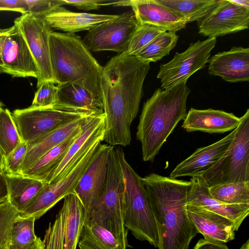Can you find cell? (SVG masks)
Masks as SVG:
<instances>
[{"mask_svg":"<svg viewBox=\"0 0 249 249\" xmlns=\"http://www.w3.org/2000/svg\"><path fill=\"white\" fill-rule=\"evenodd\" d=\"M0 71L12 77H38L36 63L24 38L14 24L0 29Z\"/></svg>","mask_w":249,"mask_h":249,"instance_id":"14","label":"cell"},{"mask_svg":"<svg viewBox=\"0 0 249 249\" xmlns=\"http://www.w3.org/2000/svg\"><path fill=\"white\" fill-rule=\"evenodd\" d=\"M15 25L21 32L36 63L37 88L44 82H54L51 63L50 39L53 30L42 17L27 13L16 18ZM55 83V82H54Z\"/></svg>","mask_w":249,"mask_h":249,"instance_id":"13","label":"cell"},{"mask_svg":"<svg viewBox=\"0 0 249 249\" xmlns=\"http://www.w3.org/2000/svg\"><path fill=\"white\" fill-rule=\"evenodd\" d=\"M193 249H229L225 244L212 242L200 239Z\"/></svg>","mask_w":249,"mask_h":249,"instance_id":"42","label":"cell"},{"mask_svg":"<svg viewBox=\"0 0 249 249\" xmlns=\"http://www.w3.org/2000/svg\"><path fill=\"white\" fill-rule=\"evenodd\" d=\"M0 73H1V71H0Z\"/></svg>","mask_w":249,"mask_h":249,"instance_id":"49","label":"cell"},{"mask_svg":"<svg viewBox=\"0 0 249 249\" xmlns=\"http://www.w3.org/2000/svg\"><path fill=\"white\" fill-rule=\"evenodd\" d=\"M112 147L108 144H99L74 190L86 214L99 200L106 178L108 158Z\"/></svg>","mask_w":249,"mask_h":249,"instance_id":"16","label":"cell"},{"mask_svg":"<svg viewBox=\"0 0 249 249\" xmlns=\"http://www.w3.org/2000/svg\"><path fill=\"white\" fill-rule=\"evenodd\" d=\"M230 1L239 6L249 7V0H230Z\"/></svg>","mask_w":249,"mask_h":249,"instance_id":"46","label":"cell"},{"mask_svg":"<svg viewBox=\"0 0 249 249\" xmlns=\"http://www.w3.org/2000/svg\"><path fill=\"white\" fill-rule=\"evenodd\" d=\"M8 249H45L42 240L39 238L37 239L32 243L23 247H17L9 245Z\"/></svg>","mask_w":249,"mask_h":249,"instance_id":"43","label":"cell"},{"mask_svg":"<svg viewBox=\"0 0 249 249\" xmlns=\"http://www.w3.org/2000/svg\"><path fill=\"white\" fill-rule=\"evenodd\" d=\"M53 81H45L38 88L30 107L36 108L52 107L56 103L58 87Z\"/></svg>","mask_w":249,"mask_h":249,"instance_id":"37","label":"cell"},{"mask_svg":"<svg viewBox=\"0 0 249 249\" xmlns=\"http://www.w3.org/2000/svg\"><path fill=\"white\" fill-rule=\"evenodd\" d=\"M103 141V139H100L95 142L60 179L52 184L47 183L31 203L19 215L24 217H32L38 219L59 201L74 193L81 177Z\"/></svg>","mask_w":249,"mask_h":249,"instance_id":"9","label":"cell"},{"mask_svg":"<svg viewBox=\"0 0 249 249\" xmlns=\"http://www.w3.org/2000/svg\"><path fill=\"white\" fill-rule=\"evenodd\" d=\"M21 142L18 129L7 108L0 110V148L5 158Z\"/></svg>","mask_w":249,"mask_h":249,"instance_id":"33","label":"cell"},{"mask_svg":"<svg viewBox=\"0 0 249 249\" xmlns=\"http://www.w3.org/2000/svg\"><path fill=\"white\" fill-rule=\"evenodd\" d=\"M190 183L186 205L202 207L227 217L232 221L237 231L249 214V204L229 205L215 200L210 195L209 186L201 176L192 177Z\"/></svg>","mask_w":249,"mask_h":249,"instance_id":"19","label":"cell"},{"mask_svg":"<svg viewBox=\"0 0 249 249\" xmlns=\"http://www.w3.org/2000/svg\"><path fill=\"white\" fill-rule=\"evenodd\" d=\"M236 128L221 140L197 149L192 155L178 164L170 177L201 176L224 154L234 138Z\"/></svg>","mask_w":249,"mask_h":249,"instance_id":"20","label":"cell"},{"mask_svg":"<svg viewBox=\"0 0 249 249\" xmlns=\"http://www.w3.org/2000/svg\"><path fill=\"white\" fill-rule=\"evenodd\" d=\"M156 220L158 249H188L198 233L186 206L190 181L152 173L142 178Z\"/></svg>","mask_w":249,"mask_h":249,"instance_id":"2","label":"cell"},{"mask_svg":"<svg viewBox=\"0 0 249 249\" xmlns=\"http://www.w3.org/2000/svg\"><path fill=\"white\" fill-rule=\"evenodd\" d=\"M165 31L147 24H139L124 53L126 55L136 56L159 35Z\"/></svg>","mask_w":249,"mask_h":249,"instance_id":"35","label":"cell"},{"mask_svg":"<svg viewBox=\"0 0 249 249\" xmlns=\"http://www.w3.org/2000/svg\"><path fill=\"white\" fill-rule=\"evenodd\" d=\"M240 249H249V240H248L240 248Z\"/></svg>","mask_w":249,"mask_h":249,"instance_id":"47","label":"cell"},{"mask_svg":"<svg viewBox=\"0 0 249 249\" xmlns=\"http://www.w3.org/2000/svg\"><path fill=\"white\" fill-rule=\"evenodd\" d=\"M211 196L226 204H249V181L216 184L208 188Z\"/></svg>","mask_w":249,"mask_h":249,"instance_id":"31","label":"cell"},{"mask_svg":"<svg viewBox=\"0 0 249 249\" xmlns=\"http://www.w3.org/2000/svg\"><path fill=\"white\" fill-rule=\"evenodd\" d=\"M5 158L0 148V174H5V166H4Z\"/></svg>","mask_w":249,"mask_h":249,"instance_id":"45","label":"cell"},{"mask_svg":"<svg viewBox=\"0 0 249 249\" xmlns=\"http://www.w3.org/2000/svg\"><path fill=\"white\" fill-rule=\"evenodd\" d=\"M8 193L5 180L2 174H0V203L8 200Z\"/></svg>","mask_w":249,"mask_h":249,"instance_id":"44","label":"cell"},{"mask_svg":"<svg viewBox=\"0 0 249 249\" xmlns=\"http://www.w3.org/2000/svg\"></svg>","mask_w":249,"mask_h":249,"instance_id":"50","label":"cell"},{"mask_svg":"<svg viewBox=\"0 0 249 249\" xmlns=\"http://www.w3.org/2000/svg\"><path fill=\"white\" fill-rule=\"evenodd\" d=\"M0 10H8L24 14L29 12L26 0H0Z\"/></svg>","mask_w":249,"mask_h":249,"instance_id":"41","label":"cell"},{"mask_svg":"<svg viewBox=\"0 0 249 249\" xmlns=\"http://www.w3.org/2000/svg\"><path fill=\"white\" fill-rule=\"evenodd\" d=\"M190 92L187 82L168 89L159 88L143 104L136 133L143 161L153 162L178 124L184 120Z\"/></svg>","mask_w":249,"mask_h":249,"instance_id":"3","label":"cell"},{"mask_svg":"<svg viewBox=\"0 0 249 249\" xmlns=\"http://www.w3.org/2000/svg\"><path fill=\"white\" fill-rule=\"evenodd\" d=\"M156 0L183 18L187 23L203 18L220 1V0Z\"/></svg>","mask_w":249,"mask_h":249,"instance_id":"30","label":"cell"},{"mask_svg":"<svg viewBox=\"0 0 249 249\" xmlns=\"http://www.w3.org/2000/svg\"><path fill=\"white\" fill-rule=\"evenodd\" d=\"M88 116L74 120L58 127L28 143L26 153L20 168V175L52 148L80 130Z\"/></svg>","mask_w":249,"mask_h":249,"instance_id":"25","label":"cell"},{"mask_svg":"<svg viewBox=\"0 0 249 249\" xmlns=\"http://www.w3.org/2000/svg\"><path fill=\"white\" fill-rule=\"evenodd\" d=\"M57 101L52 107L88 113H104L103 104L83 87L71 83L57 85Z\"/></svg>","mask_w":249,"mask_h":249,"instance_id":"26","label":"cell"},{"mask_svg":"<svg viewBox=\"0 0 249 249\" xmlns=\"http://www.w3.org/2000/svg\"><path fill=\"white\" fill-rule=\"evenodd\" d=\"M86 213L75 193L64 198L63 205L46 230L42 242L45 249H76Z\"/></svg>","mask_w":249,"mask_h":249,"instance_id":"8","label":"cell"},{"mask_svg":"<svg viewBox=\"0 0 249 249\" xmlns=\"http://www.w3.org/2000/svg\"><path fill=\"white\" fill-rule=\"evenodd\" d=\"M117 147L125 180L124 226L137 239L148 241L158 248L159 236L157 224L149 199L142 182V177L128 163L122 148Z\"/></svg>","mask_w":249,"mask_h":249,"instance_id":"6","label":"cell"},{"mask_svg":"<svg viewBox=\"0 0 249 249\" xmlns=\"http://www.w3.org/2000/svg\"><path fill=\"white\" fill-rule=\"evenodd\" d=\"M176 33L165 32L159 35L136 55L140 59L156 62L168 55L177 45Z\"/></svg>","mask_w":249,"mask_h":249,"instance_id":"32","label":"cell"},{"mask_svg":"<svg viewBox=\"0 0 249 249\" xmlns=\"http://www.w3.org/2000/svg\"><path fill=\"white\" fill-rule=\"evenodd\" d=\"M80 130L59 145L55 146L20 175L47 183L50 176L59 165L69 148L79 135Z\"/></svg>","mask_w":249,"mask_h":249,"instance_id":"28","label":"cell"},{"mask_svg":"<svg viewBox=\"0 0 249 249\" xmlns=\"http://www.w3.org/2000/svg\"><path fill=\"white\" fill-rule=\"evenodd\" d=\"M29 13L39 17L65 4L64 0H26Z\"/></svg>","mask_w":249,"mask_h":249,"instance_id":"39","label":"cell"},{"mask_svg":"<svg viewBox=\"0 0 249 249\" xmlns=\"http://www.w3.org/2000/svg\"><path fill=\"white\" fill-rule=\"evenodd\" d=\"M208 73L231 82L249 81V48L232 47L210 57Z\"/></svg>","mask_w":249,"mask_h":249,"instance_id":"22","label":"cell"},{"mask_svg":"<svg viewBox=\"0 0 249 249\" xmlns=\"http://www.w3.org/2000/svg\"><path fill=\"white\" fill-rule=\"evenodd\" d=\"M19 214L8 200L0 203V249H8L12 226Z\"/></svg>","mask_w":249,"mask_h":249,"instance_id":"36","label":"cell"},{"mask_svg":"<svg viewBox=\"0 0 249 249\" xmlns=\"http://www.w3.org/2000/svg\"><path fill=\"white\" fill-rule=\"evenodd\" d=\"M197 27L201 36L215 38L248 29L249 7L230 0H220L210 13L197 21Z\"/></svg>","mask_w":249,"mask_h":249,"instance_id":"15","label":"cell"},{"mask_svg":"<svg viewBox=\"0 0 249 249\" xmlns=\"http://www.w3.org/2000/svg\"><path fill=\"white\" fill-rule=\"evenodd\" d=\"M125 180L118 147L113 146L109 155L106 178L97 204L86 214V220L110 231L126 248L128 230L124 224Z\"/></svg>","mask_w":249,"mask_h":249,"instance_id":"5","label":"cell"},{"mask_svg":"<svg viewBox=\"0 0 249 249\" xmlns=\"http://www.w3.org/2000/svg\"><path fill=\"white\" fill-rule=\"evenodd\" d=\"M65 4L77 7L78 9L89 11L97 10L101 6L112 5L115 0H64Z\"/></svg>","mask_w":249,"mask_h":249,"instance_id":"40","label":"cell"},{"mask_svg":"<svg viewBox=\"0 0 249 249\" xmlns=\"http://www.w3.org/2000/svg\"><path fill=\"white\" fill-rule=\"evenodd\" d=\"M216 42V38L208 37L192 43L185 51L176 52L171 60L161 64L157 77L160 80L161 89L187 82L191 75L204 68Z\"/></svg>","mask_w":249,"mask_h":249,"instance_id":"11","label":"cell"},{"mask_svg":"<svg viewBox=\"0 0 249 249\" xmlns=\"http://www.w3.org/2000/svg\"><path fill=\"white\" fill-rule=\"evenodd\" d=\"M79 249H126L110 231L85 220L78 244Z\"/></svg>","mask_w":249,"mask_h":249,"instance_id":"29","label":"cell"},{"mask_svg":"<svg viewBox=\"0 0 249 249\" xmlns=\"http://www.w3.org/2000/svg\"><path fill=\"white\" fill-rule=\"evenodd\" d=\"M4 106L3 103L0 100V110L2 108V107Z\"/></svg>","mask_w":249,"mask_h":249,"instance_id":"48","label":"cell"},{"mask_svg":"<svg viewBox=\"0 0 249 249\" xmlns=\"http://www.w3.org/2000/svg\"><path fill=\"white\" fill-rule=\"evenodd\" d=\"M105 113L87 117L79 135L69 148L65 156L50 176L47 183L52 184L62 178L78 160L97 141L103 139L105 133Z\"/></svg>","mask_w":249,"mask_h":249,"instance_id":"17","label":"cell"},{"mask_svg":"<svg viewBox=\"0 0 249 249\" xmlns=\"http://www.w3.org/2000/svg\"><path fill=\"white\" fill-rule=\"evenodd\" d=\"M3 176L8 189V200L19 214L28 207L47 183L20 175L4 174Z\"/></svg>","mask_w":249,"mask_h":249,"instance_id":"27","label":"cell"},{"mask_svg":"<svg viewBox=\"0 0 249 249\" xmlns=\"http://www.w3.org/2000/svg\"><path fill=\"white\" fill-rule=\"evenodd\" d=\"M118 15L74 12L59 7L42 18L52 29L67 33L89 31L99 24L117 18Z\"/></svg>","mask_w":249,"mask_h":249,"instance_id":"24","label":"cell"},{"mask_svg":"<svg viewBox=\"0 0 249 249\" xmlns=\"http://www.w3.org/2000/svg\"><path fill=\"white\" fill-rule=\"evenodd\" d=\"M27 149V143L20 142L13 151L5 158V174L20 175V168Z\"/></svg>","mask_w":249,"mask_h":249,"instance_id":"38","label":"cell"},{"mask_svg":"<svg viewBox=\"0 0 249 249\" xmlns=\"http://www.w3.org/2000/svg\"><path fill=\"white\" fill-rule=\"evenodd\" d=\"M50 47L55 83L79 85L103 104L100 87L103 67L91 54L81 37L75 34L53 32Z\"/></svg>","mask_w":249,"mask_h":249,"instance_id":"4","label":"cell"},{"mask_svg":"<svg viewBox=\"0 0 249 249\" xmlns=\"http://www.w3.org/2000/svg\"><path fill=\"white\" fill-rule=\"evenodd\" d=\"M188 218L204 239L226 243L235 238V227L229 219L202 207L187 205Z\"/></svg>","mask_w":249,"mask_h":249,"instance_id":"21","label":"cell"},{"mask_svg":"<svg viewBox=\"0 0 249 249\" xmlns=\"http://www.w3.org/2000/svg\"><path fill=\"white\" fill-rule=\"evenodd\" d=\"M35 218L19 214L14 220L10 233V245L23 247L33 243L37 238L35 233Z\"/></svg>","mask_w":249,"mask_h":249,"instance_id":"34","label":"cell"},{"mask_svg":"<svg viewBox=\"0 0 249 249\" xmlns=\"http://www.w3.org/2000/svg\"><path fill=\"white\" fill-rule=\"evenodd\" d=\"M150 62L124 53L112 57L103 67L100 87L106 115L104 142L126 146L136 117Z\"/></svg>","mask_w":249,"mask_h":249,"instance_id":"1","label":"cell"},{"mask_svg":"<svg viewBox=\"0 0 249 249\" xmlns=\"http://www.w3.org/2000/svg\"><path fill=\"white\" fill-rule=\"evenodd\" d=\"M139 23L132 10L88 31L83 41L89 51L124 53Z\"/></svg>","mask_w":249,"mask_h":249,"instance_id":"12","label":"cell"},{"mask_svg":"<svg viewBox=\"0 0 249 249\" xmlns=\"http://www.w3.org/2000/svg\"><path fill=\"white\" fill-rule=\"evenodd\" d=\"M90 115L93 114L54 107H30L16 109L12 113L21 142L27 144L58 127Z\"/></svg>","mask_w":249,"mask_h":249,"instance_id":"10","label":"cell"},{"mask_svg":"<svg viewBox=\"0 0 249 249\" xmlns=\"http://www.w3.org/2000/svg\"><path fill=\"white\" fill-rule=\"evenodd\" d=\"M112 5L130 7L139 24L150 25L165 32L176 33L187 24L183 18L156 0H116Z\"/></svg>","mask_w":249,"mask_h":249,"instance_id":"18","label":"cell"},{"mask_svg":"<svg viewBox=\"0 0 249 249\" xmlns=\"http://www.w3.org/2000/svg\"><path fill=\"white\" fill-rule=\"evenodd\" d=\"M209 187L249 181V109L241 117L236 132L222 157L201 176Z\"/></svg>","mask_w":249,"mask_h":249,"instance_id":"7","label":"cell"},{"mask_svg":"<svg viewBox=\"0 0 249 249\" xmlns=\"http://www.w3.org/2000/svg\"><path fill=\"white\" fill-rule=\"evenodd\" d=\"M240 121L241 117L223 110L191 108L181 126L187 132L220 134L235 129Z\"/></svg>","mask_w":249,"mask_h":249,"instance_id":"23","label":"cell"}]
</instances>
